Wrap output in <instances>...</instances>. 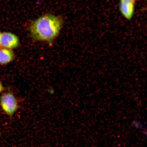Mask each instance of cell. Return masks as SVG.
Masks as SVG:
<instances>
[{"label": "cell", "mask_w": 147, "mask_h": 147, "mask_svg": "<svg viewBox=\"0 0 147 147\" xmlns=\"http://www.w3.org/2000/svg\"><path fill=\"white\" fill-rule=\"evenodd\" d=\"M62 23V20L59 16L45 15L31 23L30 26L31 36L35 40L51 43L59 34Z\"/></svg>", "instance_id": "6da1fadb"}, {"label": "cell", "mask_w": 147, "mask_h": 147, "mask_svg": "<svg viewBox=\"0 0 147 147\" xmlns=\"http://www.w3.org/2000/svg\"><path fill=\"white\" fill-rule=\"evenodd\" d=\"M0 104L3 111L10 118H12L19 108L16 97L10 92L5 93L1 95Z\"/></svg>", "instance_id": "7a4b0ae2"}, {"label": "cell", "mask_w": 147, "mask_h": 147, "mask_svg": "<svg viewBox=\"0 0 147 147\" xmlns=\"http://www.w3.org/2000/svg\"><path fill=\"white\" fill-rule=\"evenodd\" d=\"M19 45V39L15 34L9 32L1 34V45L5 48L14 49L17 47Z\"/></svg>", "instance_id": "3957f363"}, {"label": "cell", "mask_w": 147, "mask_h": 147, "mask_svg": "<svg viewBox=\"0 0 147 147\" xmlns=\"http://www.w3.org/2000/svg\"><path fill=\"white\" fill-rule=\"evenodd\" d=\"M136 1L133 0H120L119 9L123 16L128 20L133 18Z\"/></svg>", "instance_id": "277c9868"}, {"label": "cell", "mask_w": 147, "mask_h": 147, "mask_svg": "<svg viewBox=\"0 0 147 147\" xmlns=\"http://www.w3.org/2000/svg\"><path fill=\"white\" fill-rule=\"evenodd\" d=\"M14 53L11 49H0V64H6L11 62L14 58Z\"/></svg>", "instance_id": "5b68a950"}, {"label": "cell", "mask_w": 147, "mask_h": 147, "mask_svg": "<svg viewBox=\"0 0 147 147\" xmlns=\"http://www.w3.org/2000/svg\"><path fill=\"white\" fill-rule=\"evenodd\" d=\"M132 125L137 129H142L143 128V126L141 123L137 121H134L132 123Z\"/></svg>", "instance_id": "8992f818"}, {"label": "cell", "mask_w": 147, "mask_h": 147, "mask_svg": "<svg viewBox=\"0 0 147 147\" xmlns=\"http://www.w3.org/2000/svg\"><path fill=\"white\" fill-rule=\"evenodd\" d=\"M3 88L1 82H0V93L3 90Z\"/></svg>", "instance_id": "52a82bcc"}, {"label": "cell", "mask_w": 147, "mask_h": 147, "mask_svg": "<svg viewBox=\"0 0 147 147\" xmlns=\"http://www.w3.org/2000/svg\"><path fill=\"white\" fill-rule=\"evenodd\" d=\"M1 32H0V46H1Z\"/></svg>", "instance_id": "ba28073f"}, {"label": "cell", "mask_w": 147, "mask_h": 147, "mask_svg": "<svg viewBox=\"0 0 147 147\" xmlns=\"http://www.w3.org/2000/svg\"><path fill=\"white\" fill-rule=\"evenodd\" d=\"M133 1H136V0H133Z\"/></svg>", "instance_id": "9c48e42d"}, {"label": "cell", "mask_w": 147, "mask_h": 147, "mask_svg": "<svg viewBox=\"0 0 147 147\" xmlns=\"http://www.w3.org/2000/svg\"></svg>", "instance_id": "30bf717a"}]
</instances>
